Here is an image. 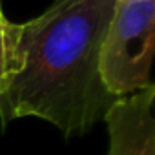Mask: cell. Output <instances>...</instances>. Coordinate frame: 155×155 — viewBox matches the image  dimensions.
<instances>
[{"label": "cell", "mask_w": 155, "mask_h": 155, "mask_svg": "<svg viewBox=\"0 0 155 155\" xmlns=\"http://www.w3.org/2000/svg\"><path fill=\"white\" fill-rule=\"evenodd\" d=\"M117 0H53L22 24V68L0 95V124L42 119L68 137L86 135L115 97L99 73L101 44Z\"/></svg>", "instance_id": "1"}, {"label": "cell", "mask_w": 155, "mask_h": 155, "mask_svg": "<svg viewBox=\"0 0 155 155\" xmlns=\"http://www.w3.org/2000/svg\"><path fill=\"white\" fill-rule=\"evenodd\" d=\"M155 53V0H117L99 53L104 88L126 97L151 88Z\"/></svg>", "instance_id": "2"}, {"label": "cell", "mask_w": 155, "mask_h": 155, "mask_svg": "<svg viewBox=\"0 0 155 155\" xmlns=\"http://www.w3.org/2000/svg\"><path fill=\"white\" fill-rule=\"evenodd\" d=\"M155 86L115 99L102 120L108 155H155Z\"/></svg>", "instance_id": "3"}, {"label": "cell", "mask_w": 155, "mask_h": 155, "mask_svg": "<svg viewBox=\"0 0 155 155\" xmlns=\"http://www.w3.org/2000/svg\"><path fill=\"white\" fill-rule=\"evenodd\" d=\"M20 37L22 24L8 20L0 8V95L8 90L22 68Z\"/></svg>", "instance_id": "4"}, {"label": "cell", "mask_w": 155, "mask_h": 155, "mask_svg": "<svg viewBox=\"0 0 155 155\" xmlns=\"http://www.w3.org/2000/svg\"><path fill=\"white\" fill-rule=\"evenodd\" d=\"M0 8H2V6H0Z\"/></svg>", "instance_id": "5"}]
</instances>
